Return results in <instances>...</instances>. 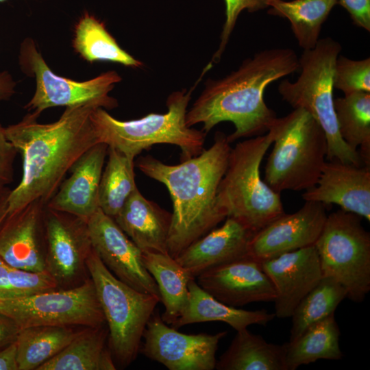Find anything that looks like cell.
I'll return each mask as SVG.
<instances>
[{"mask_svg":"<svg viewBox=\"0 0 370 370\" xmlns=\"http://www.w3.org/2000/svg\"><path fill=\"white\" fill-rule=\"evenodd\" d=\"M96 108L92 103L66 107L58 121L46 124L29 112L5 127L23 160L21 180L11 191L8 214L36 199L47 204L75 163L99 143L90 120Z\"/></svg>","mask_w":370,"mask_h":370,"instance_id":"1","label":"cell"},{"mask_svg":"<svg viewBox=\"0 0 370 370\" xmlns=\"http://www.w3.org/2000/svg\"><path fill=\"white\" fill-rule=\"evenodd\" d=\"M299 70V58L290 48L256 52L223 78L208 79L205 87L186 115L187 126L203 124L206 134L223 121L232 122L234 131L228 141L267 133L277 118L264 99L272 82Z\"/></svg>","mask_w":370,"mask_h":370,"instance_id":"2","label":"cell"},{"mask_svg":"<svg viewBox=\"0 0 370 370\" xmlns=\"http://www.w3.org/2000/svg\"><path fill=\"white\" fill-rule=\"evenodd\" d=\"M231 148L227 135L217 132L208 149L178 164H166L151 156L137 160L138 169L163 184L171 195L173 212L167 252L172 258L175 259L226 219L217 194Z\"/></svg>","mask_w":370,"mask_h":370,"instance_id":"3","label":"cell"},{"mask_svg":"<svg viewBox=\"0 0 370 370\" xmlns=\"http://www.w3.org/2000/svg\"><path fill=\"white\" fill-rule=\"evenodd\" d=\"M193 86L173 92L167 98L165 113H149L130 121H121L102 108H95L90 120L99 140L134 159L143 150L156 144H170L181 150V161L197 156L204 150L206 134L187 126L186 115L192 94L204 74Z\"/></svg>","mask_w":370,"mask_h":370,"instance_id":"4","label":"cell"},{"mask_svg":"<svg viewBox=\"0 0 370 370\" xmlns=\"http://www.w3.org/2000/svg\"><path fill=\"white\" fill-rule=\"evenodd\" d=\"M273 141L269 130L237 143L218 188V204L227 217L239 220L255 233L284 213L280 193L260 176L262 160Z\"/></svg>","mask_w":370,"mask_h":370,"instance_id":"5","label":"cell"},{"mask_svg":"<svg viewBox=\"0 0 370 370\" xmlns=\"http://www.w3.org/2000/svg\"><path fill=\"white\" fill-rule=\"evenodd\" d=\"M341 44L331 37L319 38L316 46L304 50L299 58L297 79H284L278 87L282 99L294 108L307 111L324 131L327 139L326 160L363 166L358 151L350 148L340 136L333 96V73Z\"/></svg>","mask_w":370,"mask_h":370,"instance_id":"6","label":"cell"},{"mask_svg":"<svg viewBox=\"0 0 370 370\" xmlns=\"http://www.w3.org/2000/svg\"><path fill=\"white\" fill-rule=\"evenodd\" d=\"M273 147L264 181L273 190H306L314 186L326 161L325 134L305 110L294 108L270 127Z\"/></svg>","mask_w":370,"mask_h":370,"instance_id":"7","label":"cell"},{"mask_svg":"<svg viewBox=\"0 0 370 370\" xmlns=\"http://www.w3.org/2000/svg\"><path fill=\"white\" fill-rule=\"evenodd\" d=\"M105 320L108 325L112 353L127 366L140 352L147 323L159 297L140 292L118 279L92 250L86 262Z\"/></svg>","mask_w":370,"mask_h":370,"instance_id":"8","label":"cell"},{"mask_svg":"<svg viewBox=\"0 0 370 370\" xmlns=\"http://www.w3.org/2000/svg\"><path fill=\"white\" fill-rule=\"evenodd\" d=\"M361 221L352 212H333L314 245L323 276L339 282L354 302H362L370 291V234Z\"/></svg>","mask_w":370,"mask_h":370,"instance_id":"9","label":"cell"},{"mask_svg":"<svg viewBox=\"0 0 370 370\" xmlns=\"http://www.w3.org/2000/svg\"><path fill=\"white\" fill-rule=\"evenodd\" d=\"M18 64L21 71L34 77L36 82L34 94L24 108L38 116L45 110L56 106L92 103L105 110L118 106L117 100L110 96L115 85L122 79L114 71L84 82L60 77L51 70L35 42L29 38L21 44Z\"/></svg>","mask_w":370,"mask_h":370,"instance_id":"10","label":"cell"},{"mask_svg":"<svg viewBox=\"0 0 370 370\" xmlns=\"http://www.w3.org/2000/svg\"><path fill=\"white\" fill-rule=\"evenodd\" d=\"M0 312L13 319L20 329L38 325L102 326L105 317L92 281L75 288L42 292L0 301Z\"/></svg>","mask_w":370,"mask_h":370,"instance_id":"11","label":"cell"},{"mask_svg":"<svg viewBox=\"0 0 370 370\" xmlns=\"http://www.w3.org/2000/svg\"><path fill=\"white\" fill-rule=\"evenodd\" d=\"M227 332L184 334L170 328L154 310L143 333L140 352L169 370H212L216 352Z\"/></svg>","mask_w":370,"mask_h":370,"instance_id":"12","label":"cell"},{"mask_svg":"<svg viewBox=\"0 0 370 370\" xmlns=\"http://www.w3.org/2000/svg\"><path fill=\"white\" fill-rule=\"evenodd\" d=\"M87 225L92 247L105 266L133 288L160 298L158 285L143 263V251L114 219L99 208Z\"/></svg>","mask_w":370,"mask_h":370,"instance_id":"13","label":"cell"},{"mask_svg":"<svg viewBox=\"0 0 370 370\" xmlns=\"http://www.w3.org/2000/svg\"><path fill=\"white\" fill-rule=\"evenodd\" d=\"M45 226L46 271L58 285L73 281L93 249L87 221L46 206Z\"/></svg>","mask_w":370,"mask_h":370,"instance_id":"14","label":"cell"},{"mask_svg":"<svg viewBox=\"0 0 370 370\" xmlns=\"http://www.w3.org/2000/svg\"><path fill=\"white\" fill-rule=\"evenodd\" d=\"M326 209L327 206L322 203L305 201L297 211L284 212L253 236L249 256L262 262L314 245L326 221Z\"/></svg>","mask_w":370,"mask_h":370,"instance_id":"15","label":"cell"},{"mask_svg":"<svg viewBox=\"0 0 370 370\" xmlns=\"http://www.w3.org/2000/svg\"><path fill=\"white\" fill-rule=\"evenodd\" d=\"M45 209L46 204L36 199L7 214L0 225V258L21 269L46 271Z\"/></svg>","mask_w":370,"mask_h":370,"instance_id":"16","label":"cell"},{"mask_svg":"<svg viewBox=\"0 0 370 370\" xmlns=\"http://www.w3.org/2000/svg\"><path fill=\"white\" fill-rule=\"evenodd\" d=\"M196 278L199 286L210 295L236 308L273 301L276 296L261 262L250 256L209 269Z\"/></svg>","mask_w":370,"mask_h":370,"instance_id":"17","label":"cell"},{"mask_svg":"<svg viewBox=\"0 0 370 370\" xmlns=\"http://www.w3.org/2000/svg\"><path fill=\"white\" fill-rule=\"evenodd\" d=\"M261 265L274 286V314L280 319L291 317L299 301L323 278L314 245L283 254Z\"/></svg>","mask_w":370,"mask_h":370,"instance_id":"18","label":"cell"},{"mask_svg":"<svg viewBox=\"0 0 370 370\" xmlns=\"http://www.w3.org/2000/svg\"><path fill=\"white\" fill-rule=\"evenodd\" d=\"M305 201L336 204L370 221V167L326 160L316 185L301 195Z\"/></svg>","mask_w":370,"mask_h":370,"instance_id":"19","label":"cell"},{"mask_svg":"<svg viewBox=\"0 0 370 370\" xmlns=\"http://www.w3.org/2000/svg\"><path fill=\"white\" fill-rule=\"evenodd\" d=\"M187 247L175 260L196 279L212 268L249 256V244L256 234L239 220L227 217Z\"/></svg>","mask_w":370,"mask_h":370,"instance_id":"20","label":"cell"},{"mask_svg":"<svg viewBox=\"0 0 370 370\" xmlns=\"http://www.w3.org/2000/svg\"><path fill=\"white\" fill-rule=\"evenodd\" d=\"M108 149L99 143L85 152L46 206L87 221L99 209V188Z\"/></svg>","mask_w":370,"mask_h":370,"instance_id":"21","label":"cell"},{"mask_svg":"<svg viewBox=\"0 0 370 370\" xmlns=\"http://www.w3.org/2000/svg\"><path fill=\"white\" fill-rule=\"evenodd\" d=\"M114 219L143 252L168 254L172 213L146 199L138 188Z\"/></svg>","mask_w":370,"mask_h":370,"instance_id":"22","label":"cell"},{"mask_svg":"<svg viewBox=\"0 0 370 370\" xmlns=\"http://www.w3.org/2000/svg\"><path fill=\"white\" fill-rule=\"evenodd\" d=\"M188 304L178 319L172 325L177 329L188 324L222 321L239 331L251 325H266L275 317L266 310H246L230 306L217 300L192 279L188 284Z\"/></svg>","mask_w":370,"mask_h":370,"instance_id":"23","label":"cell"},{"mask_svg":"<svg viewBox=\"0 0 370 370\" xmlns=\"http://www.w3.org/2000/svg\"><path fill=\"white\" fill-rule=\"evenodd\" d=\"M143 260L158 285L165 308L161 318L167 325H173L188 304V284L195 278L168 254L143 252Z\"/></svg>","mask_w":370,"mask_h":370,"instance_id":"24","label":"cell"},{"mask_svg":"<svg viewBox=\"0 0 370 370\" xmlns=\"http://www.w3.org/2000/svg\"><path fill=\"white\" fill-rule=\"evenodd\" d=\"M286 343L267 342L247 328L236 334L226 351L217 360L218 370H286Z\"/></svg>","mask_w":370,"mask_h":370,"instance_id":"25","label":"cell"},{"mask_svg":"<svg viewBox=\"0 0 370 370\" xmlns=\"http://www.w3.org/2000/svg\"><path fill=\"white\" fill-rule=\"evenodd\" d=\"M102 326L77 333L60 353L37 370L116 369L112 352L105 346L108 331Z\"/></svg>","mask_w":370,"mask_h":370,"instance_id":"26","label":"cell"},{"mask_svg":"<svg viewBox=\"0 0 370 370\" xmlns=\"http://www.w3.org/2000/svg\"><path fill=\"white\" fill-rule=\"evenodd\" d=\"M340 335L334 313L312 324L295 341L286 343L285 369L295 370L319 359L341 360Z\"/></svg>","mask_w":370,"mask_h":370,"instance_id":"27","label":"cell"},{"mask_svg":"<svg viewBox=\"0 0 370 370\" xmlns=\"http://www.w3.org/2000/svg\"><path fill=\"white\" fill-rule=\"evenodd\" d=\"M338 132L365 166L370 167V92H356L334 100Z\"/></svg>","mask_w":370,"mask_h":370,"instance_id":"28","label":"cell"},{"mask_svg":"<svg viewBox=\"0 0 370 370\" xmlns=\"http://www.w3.org/2000/svg\"><path fill=\"white\" fill-rule=\"evenodd\" d=\"M337 0L273 1L268 13L287 18L299 46L304 50L313 49L323 23Z\"/></svg>","mask_w":370,"mask_h":370,"instance_id":"29","label":"cell"},{"mask_svg":"<svg viewBox=\"0 0 370 370\" xmlns=\"http://www.w3.org/2000/svg\"><path fill=\"white\" fill-rule=\"evenodd\" d=\"M73 43L75 50L90 62L110 61L132 68L143 65L119 45L103 23L88 12L82 16L75 25Z\"/></svg>","mask_w":370,"mask_h":370,"instance_id":"30","label":"cell"},{"mask_svg":"<svg viewBox=\"0 0 370 370\" xmlns=\"http://www.w3.org/2000/svg\"><path fill=\"white\" fill-rule=\"evenodd\" d=\"M76 334L69 326L38 325L21 329L16 340L18 370H37L60 353Z\"/></svg>","mask_w":370,"mask_h":370,"instance_id":"31","label":"cell"},{"mask_svg":"<svg viewBox=\"0 0 370 370\" xmlns=\"http://www.w3.org/2000/svg\"><path fill=\"white\" fill-rule=\"evenodd\" d=\"M107 155L108 160L99 184V205L106 214L114 219L137 188L134 159L111 147Z\"/></svg>","mask_w":370,"mask_h":370,"instance_id":"32","label":"cell"},{"mask_svg":"<svg viewBox=\"0 0 370 370\" xmlns=\"http://www.w3.org/2000/svg\"><path fill=\"white\" fill-rule=\"evenodd\" d=\"M346 297L347 291L339 282L332 278L323 276L293 310L288 342L297 339L312 324L334 313Z\"/></svg>","mask_w":370,"mask_h":370,"instance_id":"33","label":"cell"},{"mask_svg":"<svg viewBox=\"0 0 370 370\" xmlns=\"http://www.w3.org/2000/svg\"><path fill=\"white\" fill-rule=\"evenodd\" d=\"M55 279L46 271L32 272L12 267L0 258V301L55 290Z\"/></svg>","mask_w":370,"mask_h":370,"instance_id":"34","label":"cell"},{"mask_svg":"<svg viewBox=\"0 0 370 370\" xmlns=\"http://www.w3.org/2000/svg\"><path fill=\"white\" fill-rule=\"evenodd\" d=\"M333 86L344 95L370 92V58L354 60L339 54L334 68Z\"/></svg>","mask_w":370,"mask_h":370,"instance_id":"35","label":"cell"},{"mask_svg":"<svg viewBox=\"0 0 370 370\" xmlns=\"http://www.w3.org/2000/svg\"><path fill=\"white\" fill-rule=\"evenodd\" d=\"M273 1L275 0H225V20L221 33L219 47L210 62L212 64L220 61L241 12L244 10L249 12H255L269 8Z\"/></svg>","mask_w":370,"mask_h":370,"instance_id":"36","label":"cell"},{"mask_svg":"<svg viewBox=\"0 0 370 370\" xmlns=\"http://www.w3.org/2000/svg\"><path fill=\"white\" fill-rule=\"evenodd\" d=\"M18 152L8 138L5 127L0 123V186H7L13 181L14 165Z\"/></svg>","mask_w":370,"mask_h":370,"instance_id":"37","label":"cell"},{"mask_svg":"<svg viewBox=\"0 0 370 370\" xmlns=\"http://www.w3.org/2000/svg\"><path fill=\"white\" fill-rule=\"evenodd\" d=\"M349 14L355 25L370 32V0H337Z\"/></svg>","mask_w":370,"mask_h":370,"instance_id":"38","label":"cell"},{"mask_svg":"<svg viewBox=\"0 0 370 370\" xmlns=\"http://www.w3.org/2000/svg\"><path fill=\"white\" fill-rule=\"evenodd\" d=\"M20 330L13 319L0 312V349L15 342Z\"/></svg>","mask_w":370,"mask_h":370,"instance_id":"39","label":"cell"},{"mask_svg":"<svg viewBox=\"0 0 370 370\" xmlns=\"http://www.w3.org/2000/svg\"><path fill=\"white\" fill-rule=\"evenodd\" d=\"M16 341L0 349V370H18Z\"/></svg>","mask_w":370,"mask_h":370,"instance_id":"40","label":"cell"},{"mask_svg":"<svg viewBox=\"0 0 370 370\" xmlns=\"http://www.w3.org/2000/svg\"><path fill=\"white\" fill-rule=\"evenodd\" d=\"M16 82L7 71L0 73V102L10 99L15 93Z\"/></svg>","mask_w":370,"mask_h":370,"instance_id":"41","label":"cell"},{"mask_svg":"<svg viewBox=\"0 0 370 370\" xmlns=\"http://www.w3.org/2000/svg\"><path fill=\"white\" fill-rule=\"evenodd\" d=\"M11 191L8 186H0V225L8 214Z\"/></svg>","mask_w":370,"mask_h":370,"instance_id":"42","label":"cell"},{"mask_svg":"<svg viewBox=\"0 0 370 370\" xmlns=\"http://www.w3.org/2000/svg\"><path fill=\"white\" fill-rule=\"evenodd\" d=\"M6 0H0V2H3V1H5Z\"/></svg>","mask_w":370,"mask_h":370,"instance_id":"43","label":"cell"}]
</instances>
